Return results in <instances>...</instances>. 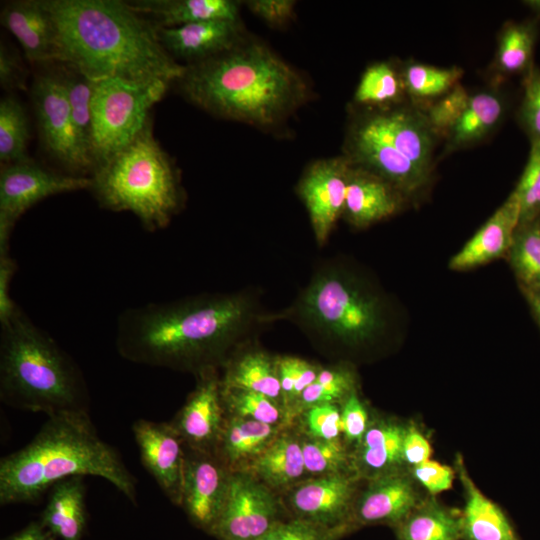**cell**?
Here are the masks:
<instances>
[{
	"mask_svg": "<svg viewBox=\"0 0 540 540\" xmlns=\"http://www.w3.org/2000/svg\"><path fill=\"white\" fill-rule=\"evenodd\" d=\"M253 293H207L122 311L115 346L133 363L199 373L216 369L266 323Z\"/></svg>",
	"mask_w": 540,
	"mask_h": 540,
	"instance_id": "obj_1",
	"label": "cell"
},
{
	"mask_svg": "<svg viewBox=\"0 0 540 540\" xmlns=\"http://www.w3.org/2000/svg\"><path fill=\"white\" fill-rule=\"evenodd\" d=\"M56 29L57 61L87 78L177 81L186 65L162 46L158 26L120 0H43Z\"/></svg>",
	"mask_w": 540,
	"mask_h": 540,
	"instance_id": "obj_2",
	"label": "cell"
},
{
	"mask_svg": "<svg viewBox=\"0 0 540 540\" xmlns=\"http://www.w3.org/2000/svg\"><path fill=\"white\" fill-rule=\"evenodd\" d=\"M74 476L103 478L137 503L135 476L99 436L89 412H64L48 416L27 445L1 458L0 505L35 502Z\"/></svg>",
	"mask_w": 540,
	"mask_h": 540,
	"instance_id": "obj_3",
	"label": "cell"
},
{
	"mask_svg": "<svg viewBox=\"0 0 540 540\" xmlns=\"http://www.w3.org/2000/svg\"><path fill=\"white\" fill-rule=\"evenodd\" d=\"M176 82L203 110L229 120L271 126L284 120L307 96L302 77L268 47L239 43L205 61L186 65Z\"/></svg>",
	"mask_w": 540,
	"mask_h": 540,
	"instance_id": "obj_4",
	"label": "cell"
},
{
	"mask_svg": "<svg viewBox=\"0 0 540 540\" xmlns=\"http://www.w3.org/2000/svg\"><path fill=\"white\" fill-rule=\"evenodd\" d=\"M0 400L47 417L89 412V392L80 368L22 310L1 325Z\"/></svg>",
	"mask_w": 540,
	"mask_h": 540,
	"instance_id": "obj_5",
	"label": "cell"
},
{
	"mask_svg": "<svg viewBox=\"0 0 540 540\" xmlns=\"http://www.w3.org/2000/svg\"><path fill=\"white\" fill-rule=\"evenodd\" d=\"M90 178L100 207L133 213L149 232L166 228L183 205L179 173L154 137L151 120Z\"/></svg>",
	"mask_w": 540,
	"mask_h": 540,
	"instance_id": "obj_6",
	"label": "cell"
},
{
	"mask_svg": "<svg viewBox=\"0 0 540 540\" xmlns=\"http://www.w3.org/2000/svg\"><path fill=\"white\" fill-rule=\"evenodd\" d=\"M265 320H290L316 337L349 347L374 341L388 325L381 296L333 265L316 271L290 307Z\"/></svg>",
	"mask_w": 540,
	"mask_h": 540,
	"instance_id": "obj_7",
	"label": "cell"
},
{
	"mask_svg": "<svg viewBox=\"0 0 540 540\" xmlns=\"http://www.w3.org/2000/svg\"><path fill=\"white\" fill-rule=\"evenodd\" d=\"M435 135L418 111L374 112L352 126L346 158L390 183L403 197L410 196L430 181Z\"/></svg>",
	"mask_w": 540,
	"mask_h": 540,
	"instance_id": "obj_8",
	"label": "cell"
},
{
	"mask_svg": "<svg viewBox=\"0 0 540 540\" xmlns=\"http://www.w3.org/2000/svg\"><path fill=\"white\" fill-rule=\"evenodd\" d=\"M169 85L170 82L163 80L149 83L112 78L95 81L91 147L94 171L144 129L151 120V108L163 98Z\"/></svg>",
	"mask_w": 540,
	"mask_h": 540,
	"instance_id": "obj_9",
	"label": "cell"
},
{
	"mask_svg": "<svg viewBox=\"0 0 540 540\" xmlns=\"http://www.w3.org/2000/svg\"><path fill=\"white\" fill-rule=\"evenodd\" d=\"M48 67L31 86L41 143L68 174L91 177L94 166L77 137L64 86L54 64Z\"/></svg>",
	"mask_w": 540,
	"mask_h": 540,
	"instance_id": "obj_10",
	"label": "cell"
},
{
	"mask_svg": "<svg viewBox=\"0 0 540 540\" xmlns=\"http://www.w3.org/2000/svg\"><path fill=\"white\" fill-rule=\"evenodd\" d=\"M90 177L57 172L27 158L2 164L0 171V255L9 253L18 219L39 201L61 193L89 189Z\"/></svg>",
	"mask_w": 540,
	"mask_h": 540,
	"instance_id": "obj_11",
	"label": "cell"
},
{
	"mask_svg": "<svg viewBox=\"0 0 540 540\" xmlns=\"http://www.w3.org/2000/svg\"><path fill=\"white\" fill-rule=\"evenodd\" d=\"M279 504L258 480L231 472L221 514L210 535L218 540H260L282 521Z\"/></svg>",
	"mask_w": 540,
	"mask_h": 540,
	"instance_id": "obj_12",
	"label": "cell"
},
{
	"mask_svg": "<svg viewBox=\"0 0 540 540\" xmlns=\"http://www.w3.org/2000/svg\"><path fill=\"white\" fill-rule=\"evenodd\" d=\"M350 162L346 157L315 161L303 173L297 192L310 217L316 241L323 245L343 216Z\"/></svg>",
	"mask_w": 540,
	"mask_h": 540,
	"instance_id": "obj_13",
	"label": "cell"
},
{
	"mask_svg": "<svg viewBox=\"0 0 540 540\" xmlns=\"http://www.w3.org/2000/svg\"><path fill=\"white\" fill-rule=\"evenodd\" d=\"M230 473L214 453H186L180 505L209 534L223 509Z\"/></svg>",
	"mask_w": 540,
	"mask_h": 540,
	"instance_id": "obj_14",
	"label": "cell"
},
{
	"mask_svg": "<svg viewBox=\"0 0 540 540\" xmlns=\"http://www.w3.org/2000/svg\"><path fill=\"white\" fill-rule=\"evenodd\" d=\"M221 379L216 369L197 375V385L171 425L191 450L217 451L224 425Z\"/></svg>",
	"mask_w": 540,
	"mask_h": 540,
	"instance_id": "obj_15",
	"label": "cell"
},
{
	"mask_svg": "<svg viewBox=\"0 0 540 540\" xmlns=\"http://www.w3.org/2000/svg\"><path fill=\"white\" fill-rule=\"evenodd\" d=\"M142 465L174 504L180 505L185 445L171 423L138 419L132 425Z\"/></svg>",
	"mask_w": 540,
	"mask_h": 540,
	"instance_id": "obj_16",
	"label": "cell"
},
{
	"mask_svg": "<svg viewBox=\"0 0 540 540\" xmlns=\"http://www.w3.org/2000/svg\"><path fill=\"white\" fill-rule=\"evenodd\" d=\"M415 483L403 468L371 478L355 499L351 527L386 524L394 528L423 500Z\"/></svg>",
	"mask_w": 540,
	"mask_h": 540,
	"instance_id": "obj_17",
	"label": "cell"
},
{
	"mask_svg": "<svg viewBox=\"0 0 540 540\" xmlns=\"http://www.w3.org/2000/svg\"><path fill=\"white\" fill-rule=\"evenodd\" d=\"M354 494V478L342 472L334 473L299 485L289 497V504L294 518L328 528L351 529Z\"/></svg>",
	"mask_w": 540,
	"mask_h": 540,
	"instance_id": "obj_18",
	"label": "cell"
},
{
	"mask_svg": "<svg viewBox=\"0 0 540 540\" xmlns=\"http://www.w3.org/2000/svg\"><path fill=\"white\" fill-rule=\"evenodd\" d=\"M0 15L2 26L16 38L30 63H56V29L43 0L6 2Z\"/></svg>",
	"mask_w": 540,
	"mask_h": 540,
	"instance_id": "obj_19",
	"label": "cell"
},
{
	"mask_svg": "<svg viewBox=\"0 0 540 540\" xmlns=\"http://www.w3.org/2000/svg\"><path fill=\"white\" fill-rule=\"evenodd\" d=\"M158 37L174 60L182 59L192 65L238 45L240 27L239 21L210 20L177 27H158Z\"/></svg>",
	"mask_w": 540,
	"mask_h": 540,
	"instance_id": "obj_20",
	"label": "cell"
},
{
	"mask_svg": "<svg viewBox=\"0 0 540 540\" xmlns=\"http://www.w3.org/2000/svg\"><path fill=\"white\" fill-rule=\"evenodd\" d=\"M520 223V205L512 192L485 224L449 261L455 271L470 270L507 256Z\"/></svg>",
	"mask_w": 540,
	"mask_h": 540,
	"instance_id": "obj_21",
	"label": "cell"
},
{
	"mask_svg": "<svg viewBox=\"0 0 540 540\" xmlns=\"http://www.w3.org/2000/svg\"><path fill=\"white\" fill-rule=\"evenodd\" d=\"M351 164V163H350ZM403 196L378 175L351 164L343 216L356 228H365L393 215Z\"/></svg>",
	"mask_w": 540,
	"mask_h": 540,
	"instance_id": "obj_22",
	"label": "cell"
},
{
	"mask_svg": "<svg viewBox=\"0 0 540 540\" xmlns=\"http://www.w3.org/2000/svg\"><path fill=\"white\" fill-rule=\"evenodd\" d=\"M455 466L464 492L461 540H520L504 511L470 477L461 455H457Z\"/></svg>",
	"mask_w": 540,
	"mask_h": 540,
	"instance_id": "obj_23",
	"label": "cell"
},
{
	"mask_svg": "<svg viewBox=\"0 0 540 540\" xmlns=\"http://www.w3.org/2000/svg\"><path fill=\"white\" fill-rule=\"evenodd\" d=\"M84 477L64 479L50 489L40 521L61 540H82L87 526Z\"/></svg>",
	"mask_w": 540,
	"mask_h": 540,
	"instance_id": "obj_24",
	"label": "cell"
},
{
	"mask_svg": "<svg viewBox=\"0 0 540 540\" xmlns=\"http://www.w3.org/2000/svg\"><path fill=\"white\" fill-rule=\"evenodd\" d=\"M128 4L158 27H177L210 20L239 21V5L231 0H135Z\"/></svg>",
	"mask_w": 540,
	"mask_h": 540,
	"instance_id": "obj_25",
	"label": "cell"
},
{
	"mask_svg": "<svg viewBox=\"0 0 540 540\" xmlns=\"http://www.w3.org/2000/svg\"><path fill=\"white\" fill-rule=\"evenodd\" d=\"M222 389H239L263 394L278 402L282 399L277 357L260 349L234 353L224 364Z\"/></svg>",
	"mask_w": 540,
	"mask_h": 540,
	"instance_id": "obj_26",
	"label": "cell"
},
{
	"mask_svg": "<svg viewBox=\"0 0 540 540\" xmlns=\"http://www.w3.org/2000/svg\"><path fill=\"white\" fill-rule=\"evenodd\" d=\"M406 425L391 420L371 423L358 444V472L370 478L402 469V442Z\"/></svg>",
	"mask_w": 540,
	"mask_h": 540,
	"instance_id": "obj_27",
	"label": "cell"
},
{
	"mask_svg": "<svg viewBox=\"0 0 540 540\" xmlns=\"http://www.w3.org/2000/svg\"><path fill=\"white\" fill-rule=\"evenodd\" d=\"M461 511L434 496L423 499L394 527L397 540H461Z\"/></svg>",
	"mask_w": 540,
	"mask_h": 540,
	"instance_id": "obj_28",
	"label": "cell"
},
{
	"mask_svg": "<svg viewBox=\"0 0 540 540\" xmlns=\"http://www.w3.org/2000/svg\"><path fill=\"white\" fill-rule=\"evenodd\" d=\"M274 433L273 425L231 416L224 421L216 453L231 465L253 460L272 443Z\"/></svg>",
	"mask_w": 540,
	"mask_h": 540,
	"instance_id": "obj_29",
	"label": "cell"
},
{
	"mask_svg": "<svg viewBox=\"0 0 540 540\" xmlns=\"http://www.w3.org/2000/svg\"><path fill=\"white\" fill-rule=\"evenodd\" d=\"M257 477L273 487H285L306 471L302 444L290 436L276 438L252 462Z\"/></svg>",
	"mask_w": 540,
	"mask_h": 540,
	"instance_id": "obj_30",
	"label": "cell"
},
{
	"mask_svg": "<svg viewBox=\"0 0 540 540\" xmlns=\"http://www.w3.org/2000/svg\"><path fill=\"white\" fill-rule=\"evenodd\" d=\"M503 111L497 94L481 92L470 96L467 107L448 133L451 147L470 145L484 138L499 123Z\"/></svg>",
	"mask_w": 540,
	"mask_h": 540,
	"instance_id": "obj_31",
	"label": "cell"
},
{
	"mask_svg": "<svg viewBox=\"0 0 540 540\" xmlns=\"http://www.w3.org/2000/svg\"><path fill=\"white\" fill-rule=\"evenodd\" d=\"M506 257L521 292L540 290V216L519 223Z\"/></svg>",
	"mask_w": 540,
	"mask_h": 540,
	"instance_id": "obj_32",
	"label": "cell"
},
{
	"mask_svg": "<svg viewBox=\"0 0 540 540\" xmlns=\"http://www.w3.org/2000/svg\"><path fill=\"white\" fill-rule=\"evenodd\" d=\"M54 66L64 86L73 125L79 142L93 163L91 157L92 98L95 81L87 78L85 75L65 64L54 63Z\"/></svg>",
	"mask_w": 540,
	"mask_h": 540,
	"instance_id": "obj_33",
	"label": "cell"
},
{
	"mask_svg": "<svg viewBox=\"0 0 540 540\" xmlns=\"http://www.w3.org/2000/svg\"><path fill=\"white\" fill-rule=\"evenodd\" d=\"M30 140V125L22 103L8 95L0 101V161L9 164L25 160Z\"/></svg>",
	"mask_w": 540,
	"mask_h": 540,
	"instance_id": "obj_34",
	"label": "cell"
},
{
	"mask_svg": "<svg viewBox=\"0 0 540 540\" xmlns=\"http://www.w3.org/2000/svg\"><path fill=\"white\" fill-rule=\"evenodd\" d=\"M356 376L348 366L321 368L315 381L299 397L294 408L336 404L356 390Z\"/></svg>",
	"mask_w": 540,
	"mask_h": 540,
	"instance_id": "obj_35",
	"label": "cell"
},
{
	"mask_svg": "<svg viewBox=\"0 0 540 540\" xmlns=\"http://www.w3.org/2000/svg\"><path fill=\"white\" fill-rule=\"evenodd\" d=\"M535 36L529 24H508L500 36L497 67L505 73L528 72L532 67Z\"/></svg>",
	"mask_w": 540,
	"mask_h": 540,
	"instance_id": "obj_36",
	"label": "cell"
},
{
	"mask_svg": "<svg viewBox=\"0 0 540 540\" xmlns=\"http://www.w3.org/2000/svg\"><path fill=\"white\" fill-rule=\"evenodd\" d=\"M463 75L459 67L438 68L425 64L408 65L403 73V84L409 94L430 98L448 93Z\"/></svg>",
	"mask_w": 540,
	"mask_h": 540,
	"instance_id": "obj_37",
	"label": "cell"
},
{
	"mask_svg": "<svg viewBox=\"0 0 540 540\" xmlns=\"http://www.w3.org/2000/svg\"><path fill=\"white\" fill-rule=\"evenodd\" d=\"M403 87V80L388 63H376L363 73L354 100L363 105L390 104L399 98Z\"/></svg>",
	"mask_w": 540,
	"mask_h": 540,
	"instance_id": "obj_38",
	"label": "cell"
},
{
	"mask_svg": "<svg viewBox=\"0 0 540 540\" xmlns=\"http://www.w3.org/2000/svg\"><path fill=\"white\" fill-rule=\"evenodd\" d=\"M222 399L225 410L232 416L269 425H275L280 420L281 412L277 402L263 394L239 389H222Z\"/></svg>",
	"mask_w": 540,
	"mask_h": 540,
	"instance_id": "obj_39",
	"label": "cell"
},
{
	"mask_svg": "<svg viewBox=\"0 0 540 540\" xmlns=\"http://www.w3.org/2000/svg\"><path fill=\"white\" fill-rule=\"evenodd\" d=\"M513 193L520 205V223L540 216V140H531L526 166Z\"/></svg>",
	"mask_w": 540,
	"mask_h": 540,
	"instance_id": "obj_40",
	"label": "cell"
},
{
	"mask_svg": "<svg viewBox=\"0 0 540 540\" xmlns=\"http://www.w3.org/2000/svg\"><path fill=\"white\" fill-rule=\"evenodd\" d=\"M277 368L282 400L293 408L304 390L315 381L321 369L307 360L293 356L277 357Z\"/></svg>",
	"mask_w": 540,
	"mask_h": 540,
	"instance_id": "obj_41",
	"label": "cell"
},
{
	"mask_svg": "<svg viewBox=\"0 0 540 540\" xmlns=\"http://www.w3.org/2000/svg\"><path fill=\"white\" fill-rule=\"evenodd\" d=\"M302 444L305 471L315 475L341 473L347 454L339 440L311 438Z\"/></svg>",
	"mask_w": 540,
	"mask_h": 540,
	"instance_id": "obj_42",
	"label": "cell"
},
{
	"mask_svg": "<svg viewBox=\"0 0 540 540\" xmlns=\"http://www.w3.org/2000/svg\"><path fill=\"white\" fill-rule=\"evenodd\" d=\"M349 527L328 528L299 518L282 520L260 540H338Z\"/></svg>",
	"mask_w": 540,
	"mask_h": 540,
	"instance_id": "obj_43",
	"label": "cell"
},
{
	"mask_svg": "<svg viewBox=\"0 0 540 540\" xmlns=\"http://www.w3.org/2000/svg\"><path fill=\"white\" fill-rule=\"evenodd\" d=\"M470 96L465 88L457 84L430 106L425 116L436 134L451 131L467 107Z\"/></svg>",
	"mask_w": 540,
	"mask_h": 540,
	"instance_id": "obj_44",
	"label": "cell"
},
{
	"mask_svg": "<svg viewBox=\"0 0 540 540\" xmlns=\"http://www.w3.org/2000/svg\"><path fill=\"white\" fill-rule=\"evenodd\" d=\"M304 423L311 438L339 440L341 412L336 404H321L305 409Z\"/></svg>",
	"mask_w": 540,
	"mask_h": 540,
	"instance_id": "obj_45",
	"label": "cell"
},
{
	"mask_svg": "<svg viewBox=\"0 0 540 540\" xmlns=\"http://www.w3.org/2000/svg\"><path fill=\"white\" fill-rule=\"evenodd\" d=\"M520 119L531 140H540V70L531 67L524 81Z\"/></svg>",
	"mask_w": 540,
	"mask_h": 540,
	"instance_id": "obj_46",
	"label": "cell"
},
{
	"mask_svg": "<svg viewBox=\"0 0 540 540\" xmlns=\"http://www.w3.org/2000/svg\"><path fill=\"white\" fill-rule=\"evenodd\" d=\"M340 412L341 432L346 441L359 444L370 423L367 409L359 398L357 390L344 399Z\"/></svg>",
	"mask_w": 540,
	"mask_h": 540,
	"instance_id": "obj_47",
	"label": "cell"
},
{
	"mask_svg": "<svg viewBox=\"0 0 540 540\" xmlns=\"http://www.w3.org/2000/svg\"><path fill=\"white\" fill-rule=\"evenodd\" d=\"M415 482L431 496H436L452 487L455 470L432 459L410 468Z\"/></svg>",
	"mask_w": 540,
	"mask_h": 540,
	"instance_id": "obj_48",
	"label": "cell"
},
{
	"mask_svg": "<svg viewBox=\"0 0 540 540\" xmlns=\"http://www.w3.org/2000/svg\"><path fill=\"white\" fill-rule=\"evenodd\" d=\"M27 70L20 55L5 43L0 45V84L7 91L26 89Z\"/></svg>",
	"mask_w": 540,
	"mask_h": 540,
	"instance_id": "obj_49",
	"label": "cell"
},
{
	"mask_svg": "<svg viewBox=\"0 0 540 540\" xmlns=\"http://www.w3.org/2000/svg\"><path fill=\"white\" fill-rule=\"evenodd\" d=\"M250 11L272 26H282L293 18L295 1L292 0H251L247 2Z\"/></svg>",
	"mask_w": 540,
	"mask_h": 540,
	"instance_id": "obj_50",
	"label": "cell"
},
{
	"mask_svg": "<svg viewBox=\"0 0 540 540\" xmlns=\"http://www.w3.org/2000/svg\"><path fill=\"white\" fill-rule=\"evenodd\" d=\"M17 270L16 261L8 254L0 255V324L14 318L21 308L10 296V285Z\"/></svg>",
	"mask_w": 540,
	"mask_h": 540,
	"instance_id": "obj_51",
	"label": "cell"
},
{
	"mask_svg": "<svg viewBox=\"0 0 540 540\" xmlns=\"http://www.w3.org/2000/svg\"><path fill=\"white\" fill-rule=\"evenodd\" d=\"M432 447L429 440L414 424L406 425L403 442L402 458L404 465L409 468L430 460Z\"/></svg>",
	"mask_w": 540,
	"mask_h": 540,
	"instance_id": "obj_52",
	"label": "cell"
},
{
	"mask_svg": "<svg viewBox=\"0 0 540 540\" xmlns=\"http://www.w3.org/2000/svg\"><path fill=\"white\" fill-rule=\"evenodd\" d=\"M3 540H57V538L41 523L32 521L21 530Z\"/></svg>",
	"mask_w": 540,
	"mask_h": 540,
	"instance_id": "obj_53",
	"label": "cell"
},
{
	"mask_svg": "<svg viewBox=\"0 0 540 540\" xmlns=\"http://www.w3.org/2000/svg\"><path fill=\"white\" fill-rule=\"evenodd\" d=\"M540 329V290L522 292Z\"/></svg>",
	"mask_w": 540,
	"mask_h": 540,
	"instance_id": "obj_54",
	"label": "cell"
},
{
	"mask_svg": "<svg viewBox=\"0 0 540 540\" xmlns=\"http://www.w3.org/2000/svg\"><path fill=\"white\" fill-rule=\"evenodd\" d=\"M529 7H531L536 13L540 14V1H527Z\"/></svg>",
	"mask_w": 540,
	"mask_h": 540,
	"instance_id": "obj_55",
	"label": "cell"
}]
</instances>
